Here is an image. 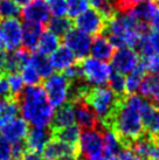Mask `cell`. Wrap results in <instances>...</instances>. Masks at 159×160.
Segmentation results:
<instances>
[{"instance_id": "f5cc1de1", "label": "cell", "mask_w": 159, "mask_h": 160, "mask_svg": "<svg viewBox=\"0 0 159 160\" xmlns=\"http://www.w3.org/2000/svg\"><path fill=\"white\" fill-rule=\"evenodd\" d=\"M146 160H155V159H146Z\"/></svg>"}, {"instance_id": "52a82bcc", "label": "cell", "mask_w": 159, "mask_h": 160, "mask_svg": "<svg viewBox=\"0 0 159 160\" xmlns=\"http://www.w3.org/2000/svg\"><path fill=\"white\" fill-rule=\"evenodd\" d=\"M105 125L98 123L96 128L83 130L80 134L77 147L84 159H95L103 156V130Z\"/></svg>"}, {"instance_id": "3957f363", "label": "cell", "mask_w": 159, "mask_h": 160, "mask_svg": "<svg viewBox=\"0 0 159 160\" xmlns=\"http://www.w3.org/2000/svg\"><path fill=\"white\" fill-rule=\"evenodd\" d=\"M104 32L115 48H135L141 36L149 32V27L137 21L128 11H124L116 12L112 17L106 19Z\"/></svg>"}, {"instance_id": "5bb4252c", "label": "cell", "mask_w": 159, "mask_h": 160, "mask_svg": "<svg viewBox=\"0 0 159 160\" xmlns=\"http://www.w3.org/2000/svg\"><path fill=\"white\" fill-rule=\"evenodd\" d=\"M53 137L54 133L50 126L48 128H32L28 131L23 142L26 145L27 151L42 153L44 146L48 144V142Z\"/></svg>"}, {"instance_id": "277c9868", "label": "cell", "mask_w": 159, "mask_h": 160, "mask_svg": "<svg viewBox=\"0 0 159 160\" xmlns=\"http://www.w3.org/2000/svg\"><path fill=\"white\" fill-rule=\"evenodd\" d=\"M122 98H119L109 87L90 88L84 96V101L96 115L98 122L106 125L118 107Z\"/></svg>"}, {"instance_id": "74e56055", "label": "cell", "mask_w": 159, "mask_h": 160, "mask_svg": "<svg viewBox=\"0 0 159 160\" xmlns=\"http://www.w3.org/2000/svg\"><path fill=\"white\" fill-rule=\"evenodd\" d=\"M49 13L53 18L67 17V0H46Z\"/></svg>"}, {"instance_id": "816d5d0a", "label": "cell", "mask_w": 159, "mask_h": 160, "mask_svg": "<svg viewBox=\"0 0 159 160\" xmlns=\"http://www.w3.org/2000/svg\"><path fill=\"white\" fill-rule=\"evenodd\" d=\"M110 1H111V2H114V4L116 5V0H110Z\"/></svg>"}, {"instance_id": "ba28073f", "label": "cell", "mask_w": 159, "mask_h": 160, "mask_svg": "<svg viewBox=\"0 0 159 160\" xmlns=\"http://www.w3.org/2000/svg\"><path fill=\"white\" fill-rule=\"evenodd\" d=\"M22 22L18 18L0 19V46L6 52L21 48Z\"/></svg>"}, {"instance_id": "bcb514c9", "label": "cell", "mask_w": 159, "mask_h": 160, "mask_svg": "<svg viewBox=\"0 0 159 160\" xmlns=\"http://www.w3.org/2000/svg\"><path fill=\"white\" fill-rule=\"evenodd\" d=\"M7 52L0 46V75H5V64H6Z\"/></svg>"}, {"instance_id": "4dcf8cb0", "label": "cell", "mask_w": 159, "mask_h": 160, "mask_svg": "<svg viewBox=\"0 0 159 160\" xmlns=\"http://www.w3.org/2000/svg\"><path fill=\"white\" fill-rule=\"evenodd\" d=\"M19 116V105L14 98H0V125Z\"/></svg>"}, {"instance_id": "ab89813d", "label": "cell", "mask_w": 159, "mask_h": 160, "mask_svg": "<svg viewBox=\"0 0 159 160\" xmlns=\"http://www.w3.org/2000/svg\"><path fill=\"white\" fill-rule=\"evenodd\" d=\"M27 152L26 145L25 142H17V144H12V159L13 160H21L22 157L25 156V153Z\"/></svg>"}, {"instance_id": "d6a6232c", "label": "cell", "mask_w": 159, "mask_h": 160, "mask_svg": "<svg viewBox=\"0 0 159 160\" xmlns=\"http://www.w3.org/2000/svg\"><path fill=\"white\" fill-rule=\"evenodd\" d=\"M21 13V6L14 0H0V19L19 18Z\"/></svg>"}, {"instance_id": "7402d4cb", "label": "cell", "mask_w": 159, "mask_h": 160, "mask_svg": "<svg viewBox=\"0 0 159 160\" xmlns=\"http://www.w3.org/2000/svg\"><path fill=\"white\" fill-rule=\"evenodd\" d=\"M42 32H44L42 25L33 22L22 23L21 47H23V49H26L27 52H34Z\"/></svg>"}, {"instance_id": "f907efd6", "label": "cell", "mask_w": 159, "mask_h": 160, "mask_svg": "<svg viewBox=\"0 0 159 160\" xmlns=\"http://www.w3.org/2000/svg\"><path fill=\"white\" fill-rule=\"evenodd\" d=\"M153 2H155L156 6H157V7L159 8V0H153Z\"/></svg>"}, {"instance_id": "f546056e", "label": "cell", "mask_w": 159, "mask_h": 160, "mask_svg": "<svg viewBox=\"0 0 159 160\" xmlns=\"http://www.w3.org/2000/svg\"><path fill=\"white\" fill-rule=\"evenodd\" d=\"M28 62L31 63L33 67L35 68L36 71L40 74L41 78H47L49 76L53 74V67L50 64V61H49L48 56H44V55H41L39 53H33L29 55V58H28Z\"/></svg>"}, {"instance_id": "7bdbcfd3", "label": "cell", "mask_w": 159, "mask_h": 160, "mask_svg": "<svg viewBox=\"0 0 159 160\" xmlns=\"http://www.w3.org/2000/svg\"><path fill=\"white\" fill-rule=\"evenodd\" d=\"M9 97H11V91H9L7 78L4 75H0V98H9Z\"/></svg>"}, {"instance_id": "8fae6325", "label": "cell", "mask_w": 159, "mask_h": 160, "mask_svg": "<svg viewBox=\"0 0 159 160\" xmlns=\"http://www.w3.org/2000/svg\"><path fill=\"white\" fill-rule=\"evenodd\" d=\"M141 62V56L135 48L122 47L117 48L114 52L111 58V68L116 72L126 76L137 67Z\"/></svg>"}, {"instance_id": "f1b7e54d", "label": "cell", "mask_w": 159, "mask_h": 160, "mask_svg": "<svg viewBox=\"0 0 159 160\" xmlns=\"http://www.w3.org/2000/svg\"><path fill=\"white\" fill-rule=\"evenodd\" d=\"M53 138H56V139L66 142L68 145L76 147L80 139V134H81V129L76 124H73L66 126V128H62V129L55 130V131H53Z\"/></svg>"}, {"instance_id": "836d02e7", "label": "cell", "mask_w": 159, "mask_h": 160, "mask_svg": "<svg viewBox=\"0 0 159 160\" xmlns=\"http://www.w3.org/2000/svg\"><path fill=\"white\" fill-rule=\"evenodd\" d=\"M20 76H21L22 81L25 85H38L40 83V81L42 80L40 74L36 71V69L32 66L29 62H27L23 67L20 69Z\"/></svg>"}, {"instance_id": "5b68a950", "label": "cell", "mask_w": 159, "mask_h": 160, "mask_svg": "<svg viewBox=\"0 0 159 160\" xmlns=\"http://www.w3.org/2000/svg\"><path fill=\"white\" fill-rule=\"evenodd\" d=\"M79 66L81 69V80L90 88L108 84L111 74L114 72L108 62L94 58L91 56L83 58Z\"/></svg>"}, {"instance_id": "d590c367", "label": "cell", "mask_w": 159, "mask_h": 160, "mask_svg": "<svg viewBox=\"0 0 159 160\" xmlns=\"http://www.w3.org/2000/svg\"><path fill=\"white\" fill-rule=\"evenodd\" d=\"M108 84L114 92L118 96L119 98H123L124 95L126 93V89H125V76L114 71L111 74L110 78L108 81Z\"/></svg>"}, {"instance_id": "60d3db41", "label": "cell", "mask_w": 159, "mask_h": 160, "mask_svg": "<svg viewBox=\"0 0 159 160\" xmlns=\"http://www.w3.org/2000/svg\"><path fill=\"white\" fill-rule=\"evenodd\" d=\"M143 1H146V0H116V8H117V12H124Z\"/></svg>"}, {"instance_id": "ffe728a7", "label": "cell", "mask_w": 159, "mask_h": 160, "mask_svg": "<svg viewBox=\"0 0 159 160\" xmlns=\"http://www.w3.org/2000/svg\"><path fill=\"white\" fill-rule=\"evenodd\" d=\"M137 53L143 58L159 56V34L155 32H146L137 45Z\"/></svg>"}, {"instance_id": "8d00e7d4", "label": "cell", "mask_w": 159, "mask_h": 160, "mask_svg": "<svg viewBox=\"0 0 159 160\" xmlns=\"http://www.w3.org/2000/svg\"><path fill=\"white\" fill-rule=\"evenodd\" d=\"M7 82H8L9 91H11V97L17 99L25 89V83L22 81L21 76L19 72H11L7 74Z\"/></svg>"}, {"instance_id": "83f0119b", "label": "cell", "mask_w": 159, "mask_h": 160, "mask_svg": "<svg viewBox=\"0 0 159 160\" xmlns=\"http://www.w3.org/2000/svg\"><path fill=\"white\" fill-rule=\"evenodd\" d=\"M152 142L153 139L149 137L147 134H143L141 137L137 138L136 140H133L129 144V146L131 147L133 153L138 157L139 160H146L150 159L151 148H152Z\"/></svg>"}, {"instance_id": "1f68e13d", "label": "cell", "mask_w": 159, "mask_h": 160, "mask_svg": "<svg viewBox=\"0 0 159 160\" xmlns=\"http://www.w3.org/2000/svg\"><path fill=\"white\" fill-rule=\"evenodd\" d=\"M73 28L71 20L68 17L63 18H52L47 22V29L56 36H64Z\"/></svg>"}, {"instance_id": "8992f818", "label": "cell", "mask_w": 159, "mask_h": 160, "mask_svg": "<svg viewBox=\"0 0 159 160\" xmlns=\"http://www.w3.org/2000/svg\"><path fill=\"white\" fill-rule=\"evenodd\" d=\"M44 89L50 105L56 109L69 102L70 81L62 72H56L44 80Z\"/></svg>"}, {"instance_id": "7c38bea8", "label": "cell", "mask_w": 159, "mask_h": 160, "mask_svg": "<svg viewBox=\"0 0 159 160\" xmlns=\"http://www.w3.org/2000/svg\"><path fill=\"white\" fill-rule=\"evenodd\" d=\"M28 131H29V125L19 116L0 125V134L11 145L25 142Z\"/></svg>"}, {"instance_id": "d4e9b609", "label": "cell", "mask_w": 159, "mask_h": 160, "mask_svg": "<svg viewBox=\"0 0 159 160\" xmlns=\"http://www.w3.org/2000/svg\"><path fill=\"white\" fill-rule=\"evenodd\" d=\"M28 58H29V54L23 48L8 52L6 58V64H5V74L19 72L20 69L28 62Z\"/></svg>"}, {"instance_id": "681fc988", "label": "cell", "mask_w": 159, "mask_h": 160, "mask_svg": "<svg viewBox=\"0 0 159 160\" xmlns=\"http://www.w3.org/2000/svg\"><path fill=\"white\" fill-rule=\"evenodd\" d=\"M93 160H115V159H111V158H106V157L102 156V157H98V158H95Z\"/></svg>"}, {"instance_id": "44dd1931", "label": "cell", "mask_w": 159, "mask_h": 160, "mask_svg": "<svg viewBox=\"0 0 159 160\" xmlns=\"http://www.w3.org/2000/svg\"><path fill=\"white\" fill-rule=\"evenodd\" d=\"M138 92L141 97L159 108V75H145L141 81Z\"/></svg>"}, {"instance_id": "484cf974", "label": "cell", "mask_w": 159, "mask_h": 160, "mask_svg": "<svg viewBox=\"0 0 159 160\" xmlns=\"http://www.w3.org/2000/svg\"><path fill=\"white\" fill-rule=\"evenodd\" d=\"M60 47V38L53 34L52 32L44 31L42 34L40 36L38 46H36V53L44 55V56H49L50 54H53L56 49Z\"/></svg>"}, {"instance_id": "ee69618b", "label": "cell", "mask_w": 159, "mask_h": 160, "mask_svg": "<svg viewBox=\"0 0 159 160\" xmlns=\"http://www.w3.org/2000/svg\"><path fill=\"white\" fill-rule=\"evenodd\" d=\"M150 159L159 160V138L158 139H153L152 142V148H151Z\"/></svg>"}, {"instance_id": "603a6c76", "label": "cell", "mask_w": 159, "mask_h": 160, "mask_svg": "<svg viewBox=\"0 0 159 160\" xmlns=\"http://www.w3.org/2000/svg\"><path fill=\"white\" fill-rule=\"evenodd\" d=\"M73 124H75V112H74L73 103L68 102L61 107L56 108V110L54 111L52 124H50L52 130L55 131Z\"/></svg>"}, {"instance_id": "c3c4849f", "label": "cell", "mask_w": 159, "mask_h": 160, "mask_svg": "<svg viewBox=\"0 0 159 160\" xmlns=\"http://www.w3.org/2000/svg\"><path fill=\"white\" fill-rule=\"evenodd\" d=\"M14 1H15V2H17L19 6H22V7H23V6L28 5L29 2H32L33 0H14Z\"/></svg>"}, {"instance_id": "b9f144b4", "label": "cell", "mask_w": 159, "mask_h": 160, "mask_svg": "<svg viewBox=\"0 0 159 160\" xmlns=\"http://www.w3.org/2000/svg\"><path fill=\"white\" fill-rule=\"evenodd\" d=\"M115 160H139L138 157L133 153L131 150V147L129 145H125L123 147V150L119 152V154L115 158Z\"/></svg>"}, {"instance_id": "f35d334b", "label": "cell", "mask_w": 159, "mask_h": 160, "mask_svg": "<svg viewBox=\"0 0 159 160\" xmlns=\"http://www.w3.org/2000/svg\"><path fill=\"white\" fill-rule=\"evenodd\" d=\"M11 150L12 145L0 134V160H13Z\"/></svg>"}, {"instance_id": "f6af8a7d", "label": "cell", "mask_w": 159, "mask_h": 160, "mask_svg": "<svg viewBox=\"0 0 159 160\" xmlns=\"http://www.w3.org/2000/svg\"><path fill=\"white\" fill-rule=\"evenodd\" d=\"M21 160H46V159H44V156H42L41 153L27 151L26 153H25V156L22 157Z\"/></svg>"}, {"instance_id": "d6986e66", "label": "cell", "mask_w": 159, "mask_h": 160, "mask_svg": "<svg viewBox=\"0 0 159 160\" xmlns=\"http://www.w3.org/2000/svg\"><path fill=\"white\" fill-rule=\"evenodd\" d=\"M73 153H76V147L68 145L56 138H52L48 144L44 146L41 154L46 160H58L62 157Z\"/></svg>"}, {"instance_id": "ac0fdd59", "label": "cell", "mask_w": 159, "mask_h": 160, "mask_svg": "<svg viewBox=\"0 0 159 160\" xmlns=\"http://www.w3.org/2000/svg\"><path fill=\"white\" fill-rule=\"evenodd\" d=\"M126 144L122 140V138L116 133L112 129L104 128L103 130V156L106 158L115 159L123 150Z\"/></svg>"}, {"instance_id": "e575fe53", "label": "cell", "mask_w": 159, "mask_h": 160, "mask_svg": "<svg viewBox=\"0 0 159 160\" xmlns=\"http://www.w3.org/2000/svg\"><path fill=\"white\" fill-rule=\"evenodd\" d=\"M89 0H67V17L69 19L77 18L89 8Z\"/></svg>"}, {"instance_id": "30bf717a", "label": "cell", "mask_w": 159, "mask_h": 160, "mask_svg": "<svg viewBox=\"0 0 159 160\" xmlns=\"http://www.w3.org/2000/svg\"><path fill=\"white\" fill-rule=\"evenodd\" d=\"M63 38V46L74 54V56L80 60L88 58L90 54V47L93 38L76 28H71Z\"/></svg>"}, {"instance_id": "e0dca14e", "label": "cell", "mask_w": 159, "mask_h": 160, "mask_svg": "<svg viewBox=\"0 0 159 160\" xmlns=\"http://www.w3.org/2000/svg\"><path fill=\"white\" fill-rule=\"evenodd\" d=\"M115 49L116 48L114 47V45L109 41V39L105 35L98 34L95 38H93L89 55L94 58L108 62L112 58Z\"/></svg>"}, {"instance_id": "9c48e42d", "label": "cell", "mask_w": 159, "mask_h": 160, "mask_svg": "<svg viewBox=\"0 0 159 160\" xmlns=\"http://www.w3.org/2000/svg\"><path fill=\"white\" fill-rule=\"evenodd\" d=\"M75 28L90 36L102 34L105 28L106 18L96 8L89 7L85 12L74 19Z\"/></svg>"}, {"instance_id": "cb8c5ba5", "label": "cell", "mask_w": 159, "mask_h": 160, "mask_svg": "<svg viewBox=\"0 0 159 160\" xmlns=\"http://www.w3.org/2000/svg\"><path fill=\"white\" fill-rule=\"evenodd\" d=\"M48 58L53 69L59 72L67 70L76 63V58L74 56V54L64 46H60L53 54L49 55Z\"/></svg>"}, {"instance_id": "4316f807", "label": "cell", "mask_w": 159, "mask_h": 160, "mask_svg": "<svg viewBox=\"0 0 159 160\" xmlns=\"http://www.w3.org/2000/svg\"><path fill=\"white\" fill-rule=\"evenodd\" d=\"M146 75V69L144 67V63L141 60V62L137 67L135 68L130 74L125 76V89L128 95H133L137 93L141 87V83L143 78Z\"/></svg>"}, {"instance_id": "7a4b0ae2", "label": "cell", "mask_w": 159, "mask_h": 160, "mask_svg": "<svg viewBox=\"0 0 159 160\" xmlns=\"http://www.w3.org/2000/svg\"><path fill=\"white\" fill-rule=\"evenodd\" d=\"M17 102L21 118L32 128L50 126L55 109L50 105L44 87L40 84L25 87Z\"/></svg>"}, {"instance_id": "6da1fadb", "label": "cell", "mask_w": 159, "mask_h": 160, "mask_svg": "<svg viewBox=\"0 0 159 160\" xmlns=\"http://www.w3.org/2000/svg\"><path fill=\"white\" fill-rule=\"evenodd\" d=\"M145 102V98L137 93L123 97L109 123L105 125L114 130L126 145L144 134L141 109Z\"/></svg>"}, {"instance_id": "7dc6e473", "label": "cell", "mask_w": 159, "mask_h": 160, "mask_svg": "<svg viewBox=\"0 0 159 160\" xmlns=\"http://www.w3.org/2000/svg\"><path fill=\"white\" fill-rule=\"evenodd\" d=\"M58 160H81V159L77 157L76 153H73V154H68V156L62 157V158H60V159H58Z\"/></svg>"}, {"instance_id": "4fadbf2b", "label": "cell", "mask_w": 159, "mask_h": 160, "mask_svg": "<svg viewBox=\"0 0 159 160\" xmlns=\"http://www.w3.org/2000/svg\"><path fill=\"white\" fill-rule=\"evenodd\" d=\"M20 15L25 22H33L38 25H47L50 19L48 6L46 0H33L21 8Z\"/></svg>"}, {"instance_id": "9a60e30c", "label": "cell", "mask_w": 159, "mask_h": 160, "mask_svg": "<svg viewBox=\"0 0 159 160\" xmlns=\"http://www.w3.org/2000/svg\"><path fill=\"white\" fill-rule=\"evenodd\" d=\"M141 119L143 126L146 134L152 139L159 138V108L156 107L146 99L144 107L141 109Z\"/></svg>"}, {"instance_id": "2e32d148", "label": "cell", "mask_w": 159, "mask_h": 160, "mask_svg": "<svg viewBox=\"0 0 159 160\" xmlns=\"http://www.w3.org/2000/svg\"><path fill=\"white\" fill-rule=\"evenodd\" d=\"M73 105H74V112H75V123L80 129L87 130L97 126L100 123L97 117L84 99L76 101L73 103Z\"/></svg>"}]
</instances>
